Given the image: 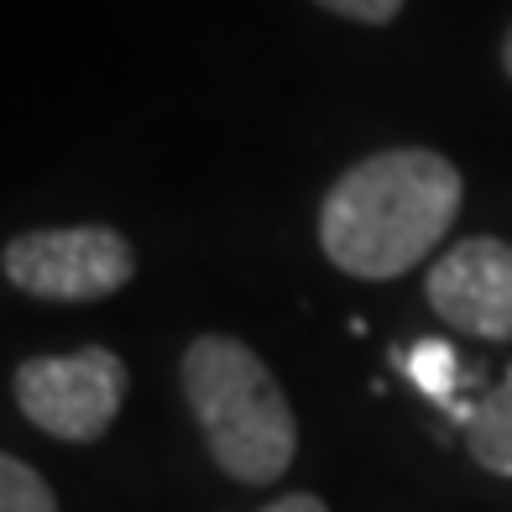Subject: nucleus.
I'll return each instance as SVG.
<instances>
[{
    "instance_id": "1",
    "label": "nucleus",
    "mask_w": 512,
    "mask_h": 512,
    "mask_svg": "<svg viewBox=\"0 0 512 512\" xmlns=\"http://www.w3.org/2000/svg\"><path fill=\"white\" fill-rule=\"evenodd\" d=\"M460 199L465 183L450 157L429 147L371 152L324 194L319 246L345 277L387 283V277L413 272L450 236Z\"/></svg>"
},
{
    "instance_id": "2",
    "label": "nucleus",
    "mask_w": 512,
    "mask_h": 512,
    "mask_svg": "<svg viewBox=\"0 0 512 512\" xmlns=\"http://www.w3.org/2000/svg\"><path fill=\"white\" fill-rule=\"evenodd\" d=\"M183 398L215 465L241 486H272L298 455V418L272 366L236 335H199L183 351Z\"/></svg>"
},
{
    "instance_id": "3",
    "label": "nucleus",
    "mask_w": 512,
    "mask_h": 512,
    "mask_svg": "<svg viewBox=\"0 0 512 512\" xmlns=\"http://www.w3.org/2000/svg\"><path fill=\"white\" fill-rule=\"evenodd\" d=\"M131 371L105 345H84L68 356H32L16 366L11 398L27 424L63 445H95L110 434L115 413L126 403Z\"/></svg>"
},
{
    "instance_id": "4",
    "label": "nucleus",
    "mask_w": 512,
    "mask_h": 512,
    "mask_svg": "<svg viewBox=\"0 0 512 512\" xmlns=\"http://www.w3.org/2000/svg\"><path fill=\"white\" fill-rule=\"evenodd\" d=\"M6 283L48 304H100L136 277V251L110 225H58L6 241Z\"/></svg>"
},
{
    "instance_id": "5",
    "label": "nucleus",
    "mask_w": 512,
    "mask_h": 512,
    "mask_svg": "<svg viewBox=\"0 0 512 512\" xmlns=\"http://www.w3.org/2000/svg\"><path fill=\"white\" fill-rule=\"evenodd\" d=\"M429 309L481 340H512V246L497 236H465L424 277Z\"/></svg>"
},
{
    "instance_id": "6",
    "label": "nucleus",
    "mask_w": 512,
    "mask_h": 512,
    "mask_svg": "<svg viewBox=\"0 0 512 512\" xmlns=\"http://www.w3.org/2000/svg\"><path fill=\"white\" fill-rule=\"evenodd\" d=\"M465 450L481 471L512 476V377L465 413Z\"/></svg>"
},
{
    "instance_id": "7",
    "label": "nucleus",
    "mask_w": 512,
    "mask_h": 512,
    "mask_svg": "<svg viewBox=\"0 0 512 512\" xmlns=\"http://www.w3.org/2000/svg\"><path fill=\"white\" fill-rule=\"evenodd\" d=\"M403 371L413 377V387H418V392H429V398L450 403L455 377H460V361H455V351H450L445 340H418V345H408Z\"/></svg>"
},
{
    "instance_id": "8",
    "label": "nucleus",
    "mask_w": 512,
    "mask_h": 512,
    "mask_svg": "<svg viewBox=\"0 0 512 512\" xmlns=\"http://www.w3.org/2000/svg\"><path fill=\"white\" fill-rule=\"evenodd\" d=\"M0 512H58V497L27 460L0 455Z\"/></svg>"
},
{
    "instance_id": "9",
    "label": "nucleus",
    "mask_w": 512,
    "mask_h": 512,
    "mask_svg": "<svg viewBox=\"0 0 512 512\" xmlns=\"http://www.w3.org/2000/svg\"><path fill=\"white\" fill-rule=\"evenodd\" d=\"M314 6L335 11L345 21H361V27H387V21H398V11L408 0H314Z\"/></svg>"
},
{
    "instance_id": "10",
    "label": "nucleus",
    "mask_w": 512,
    "mask_h": 512,
    "mask_svg": "<svg viewBox=\"0 0 512 512\" xmlns=\"http://www.w3.org/2000/svg\"><path fill=\"white\" fill-rule=\"evenodd\" d=\"M262 512H330L314 492H288V497H277V502H267Z\"/></svg>"
},
{
    "instance_id": "11",
    "label": "nucleus",
    "mask_w": 512,
    "mask_h": 512,
    "mask_svg": "<svg viewBox=\"0 0 512 512\" xmlns=\"http://www.w3.org/2000/svg\"><path fill=\"white\" fill-rule=\"evenodd\" d=\"M502 68H507V79H512V27H507V42H502Z\"/></svg>"
}]
</instances>
